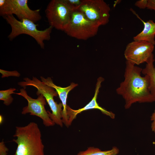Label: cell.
Here are the masks:
<instances>
[{"mask_svg":"<svg viewBox=\"0 0 155 155\" xmlns=\"http://www.w3.org/2000/svg\"><path fill=\"white\" fill-rule=\"evenodd\" d=\"M3 117L2 115H0V124H1L3 122Z\"/></svg>","mask_w":155,"mask_h":155,"instance_id":"cell-23","label":"cell"},{"mask_svg":"<svg viewBox=\"0 0 155 155\" xmlns=\"http://www.w3.org/2000/svg\"><path fill=\"white\" fill-rule=\"evenodd\" d=\"M8 148L6 146L3 141L0 142V155H7Z\"/></svg>","mask_w":155,"mask_h":155,"instance_id":"cell-20","label":"cell"},{"mask_svg":"<svg viewBox=\"0 0 155 155\" xmlns=\"http://www.w3.org/2000/svg\"><path fill=\"white\" fill-rule=\"evenodd\" d=\"M147 8L155 11V0H148Z\"/></svg>","mask_w":155,"mask_h":155,"instance_id":"cell-22","label":"cell"},{"mask_svg":"<svg viewBox=\"0 0 155 155\" xmlns=\"http://www.w3.org/2000/svg\"><path fill=\"white\" fill-rule=\"evenodd\" d=\"M28 2V0H5L4 4L0 6V16L3 17L14 14L20 20L27 19L35 23L41 18L40 9H31Z\"/></svg>","mask_w":155,"mask_h":155,"instance_id":"cell-8","label":"cell"},{"mask_svg":"<svg viewBox=\"0 0 155 155\" xmlns=\"http://www.w3.org/2000/svg\"><path fill=\"white\" fill-rule=\"evenodd\" d=\"M24 81L19 82L18 84L25 89L26 86H32L36 88L37 95L38 96L42 94L48 103L52 113L47 111L49 116L53 122L57 125L62 127L63 123L62 119V112L63 106L62 103L58 104L53 99L57 96V93L53 88L45 84L37 78L33 77L32 80L28 78L24 79Z\"/></svg>","mask_w":155,"mask_h":155,"instance_id":"cell-4","label":"cell"},{"mask_svg":"<svg viewBox=\"0 0 155 155\" xmlns=\"http://www.w3.org/2000/svg\"><path fill=\"white\" fill-rule=\"evenodd\" d=\"M150 119L152 121L151 129L152 131L155 133V109L151 116Z\"/></svg>","mask_w":155,"mask_h":155,"instance_id":"cell-21","label":"cell"},{"mask_svg":"<svg viewBox=\"0 0 155 155\" xmlns=\"http://www.w3.org/2000/svg\"><path fill=\"white\" fill-rule=\"evenodd\" d=\"M65 2L72 11L78 10L81 6L82 0H64Z\"/></svg>","mask_w":155,"mask_h":155,"instance_id":"cell-17","label":"cell"},{"mask_svg":"<svg viewBox=\"0 0 155 155\" xmlns=\"http://www.w3.org/2000/svg\"><path fill=\"white\" fill-rule=\"evenodd\" d=\"M13 141L17 145L13 155H44V146L38 124L31 122L24 126H16Z\"/></svg>","mask_w":155,"mask_h":155,"instance_id":"cell-2","label":"cell"},{"mask_svg":"<svg viewBox=\"0 0 155 155\" xmlns=\"http://www.w3.org/2000/svg\"><path fill=\"white\" fill-rule=\"evenodd\" d=\"M104 80V78L102 77H100L98 78L96 85L94 96L91 101L84 107L75 110L72 109L67 105L66 110L69 126L71 125L72 121L78 114L83 111L91 109H98L103 114L109 116L111 118L113 119L115 118V115L114 113L100 106L97 102V97L99 89L101 86V84Z\"/></svg>","mask_w":155,"mask_h":155,"instance_id":"cell-11","label":"cell"},{"mask_svg":"<svg viewBox=\"0 0 155 155\" xmlns=\"http://www.w3.org/2000/svg\"><path fill=\"white\" fill-rule=\"evenodd\" d=\"M119 152V149L116 147L105 151H102L98 148L90 147L85 151L80 152L77 155H117Z\"/></svg>","mask_w":155,"mask_h":155,"instance_id":"cell-15","label":"cell"},{"mask_svg":"<svg viewBox=\"0 0 155 155\" xmlns=\"http://www.w3.org/2000/svg\"><path fill=\"white\" fill-rule=\"evenodd\" d=\"M40 78L42 82L46 85L53 88L57 93L63 106V109L62 112V122L66 126L68 127L69 126L68 119L66 110L67 106V96L69 92L77 86L78 84L72 82L69 86L63 88L55 85L50 77L45 78L41 76Z\"/></svg>","mask_w":155,"mask_h":155,"instance_id":"cell-12","label":"cell"},{"mask_svg":"<svg viewBox=\"0 0 155 155\" xmlns=\"http://www.w3.org/2000/svg\"><path fill=\"white\" fill-rule=\"evenodd\" d=\"M78 11L99 27L109 22L110 8L103 0H82Z\"/></svg>","mask_w":155,"mask_h":155,"instance_id":"cell-6","label":"cell"},{"mask_svg":"<svg viewBox=\"0 0 155 155\" xmlns=\"http://www.w3.org/2000/svg\"><path fill=\"white\" fill-rule=\"evenodd\" d=\"M72 12L64 0H52L45 10L50 26L64 31L69 23Z\"/></svg>","mask_w":155,"mask_h":155,"instance_id":"cell-7","label":"cell"},{"mask_svg":"<svg viewBox=\"0 0 155 155\" xmlns=\"http://www.w3.org/2000/svg\"><path fill=\"white\" fill-rule=\"evenodd\" d=\"M16 90L14 88H11L8 89L0 91V100L3 101V104L6 105H10L13 100L11 94H15L14 92Z\"/></svg>","mask_w":155,"mask_h":155,"instance_id":"cell-16","label":"cell"},{"mask_svg":"<svg viewBox=\"0 0 155 155\" xmlns=\"http://www.w3.org/2000/svg\"><path fill=\"white\" fill-rule=\"evenodd\" d=\"M143 22L144 28L143 30L133 37L134 41H145L155 45V23L152 20L145 22L137 15Z\"/></svg>","mask_w":155,"mask_h":155,"instance_id":"cell-13","label":"cell"},{"mask_svg":"<svg viewBox=\"0 0 155 155\" xmlns=\"http://www.w3.org/2000/svg\"><path fill=\"white\" fill-rule=\"evenodd\" d=\"M148 4V0H141L137 1L135 2V5L141 9L147 8Z\"/></svg>","mask_w":155,"mask_h":155,"instance_id":"cell-19","label":"cell"},{"mask_svg":"<svg viewBox=\"0 0 155 155\" xmlns=\"http://www.w3.org/2000/svg\"><path fill=\"white\" fill-rule=\"evenodd\" d=\"M154 45L145 41H134L127 45L124 52L126 61L135 65L146 63L153 54Z\"/></svg>","mask_w":155,"mask_h":155,"instance_id":"cell-10","label":"cell"},{"mask_svg":"<svg viewBox=\"0 0 155 155\" xmlns=\"http://www.w3.org/2000/svg\"><path fill=\"white\" fill-rule=\"evenodd\" d=\"M154 55L152 54L146 62V66L142 69V73L147 75L150 79V90L152 95L155 96V67L154 64Z\"/></svg>","mask_w":155,"mask_h":155,"instance_id":"cell-14","label":"cell"},{"mask_svg":"<svg viewBox=\"0 0 155 155\" xmlns=\"http://www.w3.org/2000/svg\"><path fill=\"white\" fill-rule=\"evenodd\" d=\"M25 89L22 88L20 92L15 93L23 96L28 101V105L23 108L22 114L25 115L29 113L30 115L39 117L46 127L54 125L55 123L50 118L47 111L45 108L46 101L44 96L40 94L37 98H33L28 95Z\"/></svg>","mask_w":155,"mask_h":155,"instance_id":"cell-9","label":"cell"},{"mask_svg":"<svg viewBox=\"0 0 155 155\" xmlns=\"http://www.w3.org/2000/svg\"><path fill=\"white\" fill-rule=\"evenodd\" d=\"M4 18L11 27V31L8 36L10 40H12L19 35L26 34L32 37L42 49L44 48V41L49 40L53 28L51 26L43 30L37 28L38 24L28 19L17 20L13 15L5 16Z\"/></svg>","mask_w":155,"mask_h":155,"instance_id":"cell-3","label":"cell"},{"mask_svg":"<svg viewBox=\"0 0 155 155\" xmlns=\"http://www.w3.org/2000/svg\"><path fill=\"white\" fill-rule=\"evenodd\" d=\"M99 27L77 10L72 12L70 21L64 32L71 37L86 40L96 35Z\"/></svg>","mask_w":155,"mask_h":155,"instance_id":"cell-5","label":"cell"},{"mask_svg":"<svg viewBox=\"0 0 155 155\" xmlns=\"http://www.w3.org/2000/svg\"><path fill=\"white\" fill-rule=\"evenodd\" d=\"M142 69L126 61L124 79L116 89L117 94L125 101V108L129 109L134 103L155 102V96L150 90L148 76H142Z\"/></svg>","mask_w":155,"mask_h":155,"instance_id":"cell-1","label":"cell"},{"mask_svg":"<svg viewBox=\"0 0 155 155\" xmlns=\"http://www.w3.org/2000/svg\"><path fill=\"white\" fill-rule=\"evenodd\" d=\"M0 73L2 74V78L11 76L19 77L20 75V73L16 70L9 71L0 69Z\"/></svg>","mask_w":155,"mask_h":155,"instance_id":"cell-18","label":"cell"}]
</instances>
